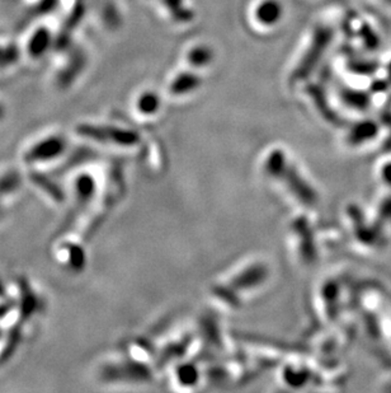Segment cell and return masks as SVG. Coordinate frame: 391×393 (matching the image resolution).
<instances>
[{
    "mask_svg": "<svg viewBox=\"0 0 391 393\" xmlns=\"http://www.w3.org/2000/svg\"><path fill=\"white\" fill-rule=\"evenodd\" d=\"M70 148L66 135L60 132L46 134L33 139L20 151V163L26 170H39L50 168L64 161Z\"/></svg>",
    "mask_w": 391,
    "mask_h": 393,
    "instance_id": "cell-1",
    "label": "cell"
},
{
    "mask_svg": "<svg viewBox=\"0 0 391 393\" xmlns=\"http://www.w3.org/2000/svg\"><path fill=\"white\" fill-rule=\"evenodd\" d=\"M66 199L72 203V216L83 214L85 209L91 205L97 196V182L94 181V176L91 172L79 170L72 175L68 186Z\"/></svg>",
    "mask_w": 391,
    "mask_h": 393,
    "instance_id": "cell-2",
    "label": "cell"
},
{
    "mask_svg": "<svg viewBox=\"0 0 391 393\" xmlns=\"http://www.w3.org/2000/svg\"><path fill=\"white\" fill-rule=\"evenodd\" d=\"M53 258L66 271L72 274L82 273L86 263L84 246L77 239L74 241L66 238L55 246Z\"/></svg>",
    "mask_w": 391,
    "mask_h": 393,
    "instance_id": "cell-3",
    "label": "cell"
},
{
    "mask_svg": "<svg viewBox=\"0 0 391 393\" xmlns=\"http://www.w3.org/2000/svg\"><path fill=\"white\" fill-rule=\"evenodd\" d=\"M25 173L20 168H4L0 172V213H3L12 197L17 196Z\"/></svg>",
    "mask_w": 391,
    "mask_h": 393,
    "instance_id": "cell-4",
    "label": "cell"
},
{
    "mask_svg": "<svg viewBox=\"0 0 391 393\" xmlns=\"http://www.w3.org/2000/svg\"><path fill=\"white\" fill-rule=\"evenodd\" d=\"M4 116H6V110H4V107H3V105L0 104V123L3 121V118H4Z\"/></svg>",
    "mask_w": 391,
    "mask_h": 393,
    "instance_id": "cell-5",
    "label": "cell"
}]
</instances>
